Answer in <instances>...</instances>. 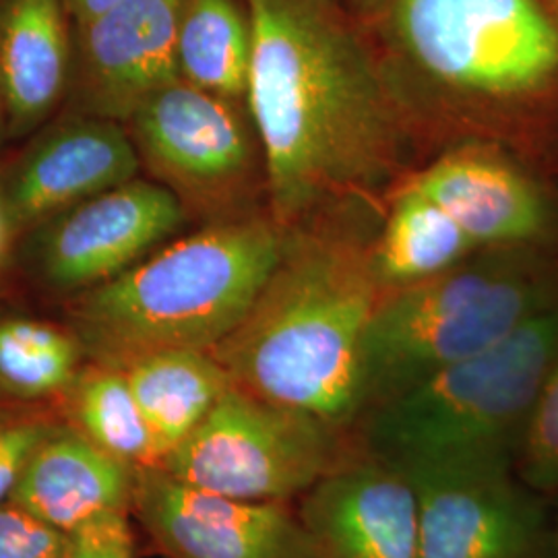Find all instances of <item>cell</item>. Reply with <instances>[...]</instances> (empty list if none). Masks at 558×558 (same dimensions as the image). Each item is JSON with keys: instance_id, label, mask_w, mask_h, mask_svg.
<instances>
[{"instance_id": "21", "label": "cell", "mask_w": 558, "mask_h": 558, "mask_svg": "<svg viewBox=\"0 0 558 558\" xmlns=\"http://www.w3.org/2000/svg\"><path fill=\"white\" fill-rule=\"evenodd\" d=\"M87 360L71 327L0 315V403L40 405L60 399Z\"/></svg>"}, {"instance_id": "2", "label": "cell", "mask_w": 558, "mask_h": 558, "mask_svg": "<svg viewBox=\"0 0 558 558\" xmlns=\"http://www.w3.org/2000/svg\"><path fill=\"white\" fill-rule=\"evenodd\" d=\"M380 296L371 253L292 230L259 299L211 354L240 391L352 433L364 408V338Z\"/></svg>"}, {"instance_id": "23", "label": "cell", "mask_w": 558, "mask_h": 558, "mask_svg": "<svg viewBox=\"0 0 558 558\" xmlns=\"http://www.w3.org/2000/svg\"><path fill=\"white\" fill-rule=\"evenodd\" d=\"M515 476L546 499H558V356L539 387L515 459Z\"/></svg>"}, {"instance_id": "18", "label": "cell", "mask_w": 558, "mask_h": 558, "mask_svg": "<svg viewBox=\"0 0 558 558\" xmlns=\"http://www.w3.org/2000/svg\"><path fill=\"white\" fill-rule=\"evenodd\" d=\"M151 433L158 465L186 439L232 387L211 350L170 348L120 366Z\"/></svg>"}, {"instance_id": "28", "label": "cell", "mask_w": 558, "mask_h": 558, "mask_svg": "<svg viewBox=\"0 0 558 558\" xmlns=\"http://www.w3.org/2000/svg\"><path fill=\"white\" fill-rule=\"evenodd\" d=\"M13 234V230H11V226H9V220H7V216H4V211H2V205H0V260L4 257V251H7V242H9V236Z\"/></svg>"}, {"instance_id": "16", "label": "cell", "mask_w": 558, "mask_h": 558, "mask_svg": "<svg viewBox=\"0 0 558 558\" xmlns=\"http://www.w3.org/2000/svg\"><path fill=\"white\" fill-rule=\"evenodd\" d=\"M73 27L62 0H0V101L11 137L32 133L66 100Z\"/></svg>"}, {"instance_id": "24", "label": "cell", "mask_w": 558, "mask_h": 558, "mask_svg": "<svg viewBox=\"0 0 558 558\" xmlns=\"http://www.w3.org/2000/svg\"><path fill=\"white\" fill-rule=\"evenodd\" d=\"M59 420L36 405L0 403V502L13 499L29 459Z\"/></svg>"}, {"instance_id": "10", "label": "cell", "mask_w": 558, "mask_h": 558, "mask_svg": "<svg viewBox=\"0 0 558 558\" xmlns=\"http://www.w3.org/2000/svg\"><path fill=\"white\" fill-rule=\"evenodd\" d=\"M131 515L168 558H315L286 505L214 495L160 465L135 470Z\"/></svg>"}, {"instance_id": "4", "label": "cell", "mask_w": 558, "mask_h": 558, "mask_svg": "<svg viewBox=\"0 0 558 558\" xmlns=\"http://www.w3.org/2000/svg\"><path fill=\"white\" fill-rule=\"evenodd\" d=\"M557 356L558 302L495 348L371 405L352 440L408 480L515 472L534 401Z\"/></svg>"}, {"instance_id": "20", "label": "cell", "mask_w": 558, "mask_h": 558, "mask_svg": "<svg viewBox=\"0 0 558 558\" xmlns=\"http://www.w3.org/2000/svg\"><path fill=\"white\" fill-rule=\"evenodd\" d=\"M251 48L244 0H184L179 27L180 80L240 104L248 92Z\"/></svg>"}, {"instance_id": "7", "label": "cell", "mask_w": 558, "mask_h": 558, "mask_svg": "<svg viewBox=\"0 0 558 558\" xmlns=\"http://www.w3.org/2000/svg\"><path fill=\"white\" fill-rule=\"evenodd\" d=\"M352 449V433L232 385L160 468L214 495L286 505L308 493Z\"/></svg>"}, {"instance_id": "8", "label": "cell", "mask_w": 558, "mask_h": 558, "mask_svg": "<svg viewBox=\"0 0 558 558\" xmlns=\"http://www.w3.org/2000/svg\"><path fill=\"white\" fill-rule=\"evenodd\" d=\"M141 161L182 205L214 220L246 214L240 201L255 179V147L239 104L177 81L124 122Z\"/></svg>"}, {"instance_id": "31", "label": "cell", "mask_w": 558, "mask_h": 558, "mask_svg": "<svg viewBox=\"0 0 558 558\" xmlns=\"http://www.w3.org/2000/svg\"><path fill=\"white\" fill-rule=\"evenodd\" d=\"M553 4H555V7H557V15H558V0H553Z\"/></svg>"}, {"instance_id": "11", "label": "cell", "mask_w": 558, "mask_h": 558, "mask_svg": "<svg viewBox=\"0 0 558 558\" xmlns=\"http://www.w3.org/2000/svg\"><path fill=\"white\" fill-rule=\"evenodd\" d=\"M184 0H120L73 27L69 112L126 122L143 101L180 81Z\"/></svg>"}, {"instance_id": "12", "label": "cell", "mask_w": 558, "mask_h": 558, "mask_svg": "<svg viewBox=\"0 0 558 558\" xmlns=\"http://www.w3.org/2000/svg\"><path fill=\"white\" fill-rule=\"evenodd\" d=\"M410 482L418 497L420 558H546L555 515L513 470Z\"/></svg>"}, {"instance_id": "1", "label": "cell", "mask_w": 558, "mask_h": 558, "mask_svg": "<svg viewBox=\"0 0 558 558\" xmlns=\"http://www.w3.org/2000/svg\"><path fill=\"white\" fill-rule=\"evenodd\" d=\"M246 104L271 216L283 230L375 195L398 172V94L366 27L343 0H244Z\"/></svg>"}, {"instance_id": "27", "label": "cell", "mask_w": 558, "mask_h": 558, "mask_svg": "<svg viewBox=\"0 0 558 558\" xmlns=\"http://www.w3.org/2000/svg\"><path fill=\"white\" fill-rule=\"evenodd\" d=\"M62 2L69 17L73 20V25H81L85 21L96 20L98 15L119 4L120 0H62Z\"/></svg>"}, {"instance_id": "30", "label": "cell", "mask_w": 558, "mask_h": 558, "mask_svg": "<svg viewBox=\"0 0 558 558\" xmlns=\"http://www.w3.org/2000/svg\"><path fill=\"white\" fill-rule=\"evenodd\" d=\"M2 133H7V122H4V110H2V101H0V137Z\"/></svg>"}, {"instance_id": "17", "label": "cell", "mask_w": 558, "mask_h": 558, "mask_svg": "<svg viewBox=\"0 0 558 558\" xmlns=\"http://www.w3.org/2000/svg\"><path fill=\"white\" fill-rule=\"evenodd\" d=\"M133 478L135 470L104 453L60 418L29 459L11 500L69 534L92 519L131 513Z\"/></svg>"}, {"instance_id": "26", "label": "cell", "mask_w": 558, "mask_h": 558, "mask_svg": "<svg viewBox=\"0 0 558 558\" xmlns=\"http://www.w3.org/2000/svg\"><path fill=\"white\" fill-rule=\"evenodd\" d=\"M129 511L92 519L64 534L62 558H135Z\"/></svg>"}, {"instance_id": "25", "label": "cell", "mask_w": 558, "mask_h": 558, "mask_svg": "<svg viewBox=\"0 0 558 558\" xmlns=\"http://www.w3.org/2000/svg\"><path fill=\"white\" fill-rule=\"evenodd\" d=\"M64 534L17 502H0V558H62Z\"/></svg>"}, {"instance_id": "15", "label": "cell", "mask_w": 558, "mask_h": 558, "mask_svg": "<svg viewBox=\"0 0 558 558\" xmlns=\"http://www.w3.org/2000/svg\"><path fill=\"white\" fill-rule=\"evenodd\" d=\"M408 186L442 207L478 248H519L550 230L542 191L513 163L482 149H459L430 163Z\"/></svg>"}, {"instance_id": "9", "label": "cell", "mask_w": 558, "mask_h": 558, "mask_svg": "<svg viewBox=\"0 0 558 558\" xmlns=\"http://www.w3.org/2000/svg\"><path fill=\"white\" fill-rule=\"evenodd\" d=\"M186 220L160 182L133 179L62 211L29 232L27 260L60 292H85L140 263Z\"/></svg>"}, {"instance_id": "13", "label": "cell", "mask_w": 558, "mask_h": 558, "mask_svg": "<svg viewBox=\"0 0 558 558\" xmlns=\"http://www.w3.org/2000/svg\"><path fill=\"white\" fill-rule=\"evenodd\" d=\"M141 158L124 122L66 112L0 174V205L13 232L137 179Z\"/></svg>"}, {"instance_id": "19", "label": "cell", "mask_w": 558, "mask_h": 558, "mask_svg": "<svg viewBox=\"0 0 558 558\" xmlns=\"http://www.w3.org/2000/svg\"><path fill=\"white\" fill-rule=\"evenodd\" d=\"M478 251L442 207L412 186L393 201L377 246L371 253L383 294L435 278Z\"/></svg>"}, {"instance_id": "22", "label": "cell", "mask_w": 558, "mask_h": 558, "mask_svg": "<svg viewBox=\"0 0 558 558\" xmlns=\"http://www.w3.org/2000/svg\"><path fill=\"white\" fill-rule=\"evenodd\" d=\"M59 401L62 418L110 458L131 470L158 465L147 422L117 366L87 360Z\"/></svg>"}, {"instance_id": "6", "label": "cell", "mask_w": 558, "mask_h": 558, "mask_svg": "<svg viewBox=\"0 0 558 558\" xmlns=\"http://www.w3.org/2000/svg\"><path fill=\"white\" fill-rule=\"evenodd\" d=\"M518 251L495 248L490 257L463 260L380 296L364 338L362 412L440 368L495 348L557 304V271L519 257Z\"/></svg>"}, {"instance_id": "3", "label": "cell", "mask_w": 558, "mask_h": 558, "mask_svg": "<svg viewBox=\"0 0 558 558\" xmlns=\"http://www.w3.org/2000/svg\"><path fill=\"white\" fill-rule=\"evenodd\" d=\"M288 244L276 220H211L114 279L75 294L69 327L87 359L124 366L141 354L214 350L246 317Z\"/></svg>"}, {"instance_id": "5", "label": "cell", "mask_w": 558, "mask_h": 558, "mask_svg": "<svg viewBox=\"0 0 558 558\" xmlns=\"http://www.w3.org/2000/svg\"><path fill=\"white\" fill-rule=\"evenodd\" d=\"M359 20L383 64L459 112L530 104L558 85V20L542 0H359Z\"/></svg>"}, {"instance_id": "14", "label": "cell", "mask_w": 558, "mask_h": 558, "mask_svg": "<svg viewBox=\"0 0 558 558\" xmlns=\"http://www.w3.org/2000/svg\"><path fill=\"white\" fill-rule=\"evenodd\" d=\"M299 500L315 558H420L414 484L356 445Z\"/></svg>"}, {"instance_id": "29", "label": "cell", "mask_w": 558, "mask_h": 558, "mask_svg": "<svg viewBox=\"0 0 558 558\" xmlns=\"http://www.w3.org/2000/svg\"><path fill=\"white\" fill-rule=\"evenodd\" d=\"M546 558H558V513L553 518V534H550Z\"/></svg>"}]
</instances>
